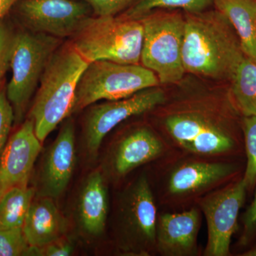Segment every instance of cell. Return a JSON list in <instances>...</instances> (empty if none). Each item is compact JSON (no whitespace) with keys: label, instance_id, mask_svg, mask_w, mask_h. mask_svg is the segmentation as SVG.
Here are the masks:
<instances>
[{"label":"cell","instance_id":"12","mask_svg":"<svg viewBox=\"0 0 256 256\" xmlns=\"http://www.w3.org/2000/svg\"><path fill=\"white\" fill-rule=\"evenodd\" d=\"M76 138L73 121L64 124L44 158L40 178V197L56 200L68 188L75 169Z\"/></svg>","mask_w":256,"mask_h":256},{"label":"cell","instance_id":"1","mask_svg":"<svg viewBox=\"0 0 256 256\" xmlns=\"http://www.w3.org/2000/svg\"><path fill=\"white\" fill-rule=\"evenodd\" d=\"M244 56L235 30L220 12L186 13L182 46L185 72L230 80Z\"/></svg>","mask_w":256,"mask_h":256},{"label":"cell","instance_id":"23","mask_svg":"<svg viewBox=\"0 0 256 256\" xmlns=\"http://www.w3.org/2000/svg\"><path fill=\"white\" fill-rule=\"evenodd\" d=\"M210 124L203 118L193 114H174L166 120L170 134L182 146L193 140Z\"/></svg>","mask_w":256,"mask_h":256},{"label":"cell","instance_id":"11","mask_svg":"<svg viewBox=\"0 0 256 256\" xmlns=\"http://www.w3.org/2000/svg\"><path fill=\"white\" fill-rule=\"evenodd\" d=\"M42 148L28 119L9 138L0 156V200L11 188L28 186Z\"/></svg>","mask_w":256,"mask_h":256},{"label":"cell","instance_id":"9","mask_svg":"<svg viewBox=\"0 0 256 256\" xmlns=\"http://www.w3.org/2000/svg\"><path fill=\"white\" fill-rule=\"evenodd\" d=\"M247 190L242 178L200 202L208 227L205 256H226L230 254L232 238L238 227L239 212L245 202Z\"/></svg>","mask_w":256,"mask_h":256},{"label":"cell","instance_id":"3","mask_svg":"<svg viewBox=\"0 0 256 256\" xmlns=\"http://www.w3.org/2000/svg\"><path fill=\"white\" fill-rule=\"evenodd\" d=\"M142 38L140 20L96 16L86 18L69 43L88 63L110 60L139 64Z\"/></svg>","mask_w":256,"mask_h":256},{"label":"cell","instance_id":"20","mask_svg":"<svg viewBox=\"0 0 256 256\" xmlns=\"http://www.w3.org/2000/svg\"><path fill=\"white\" fill-rule=\"evenodd\" d=\"M35 192L28 186H20L3 195L0 200V228H22Z\"/></svg>","mask_w":256,"mask_h":256},{"label":"cell","instance_id":"10","mask_svg":"<svg viewBox=\"0 0 256 256\" xmlns=\"http://www.w3.org/2000/svg\"><path fill=\"white\" fill-rule=\"evenodd\" d=\"M88 6L75 0H24L20 12L32 32L60 38L72 36L88 18Z\"/></svg>","mask_w":256,"mask_h":256},{"label":"cell","instance_id":"24","mask_svg":"<svg viewBox=\"0 0 256 256\" xmlns=\"http://www.w3.org/2000/svg\"><path fill=\"white\" fill-rule=\"evenodd\" d=\"M242 130L245 138L247 165L242 178L247 190H250L256 185V116L244 118Z\"/></svg>","mask_w":256,"mask_h":256},{"label":"cell","instance_id":"27","mask_svg":"<svg viewBox=\"0 0 256 256\" xmlns=\"http://www.w3.org/2000/svg\"><path fill=\"white\" fill-rule=\"evenodd\" d=\"M92 8L97 16H116L127 10L134 0H80Z\"/></svg>","mask_w":256,"mask_h":256},{"label":"cell","instance_id":"17","mask_svg":"<svg viewBox=\"0 0 256 256\" xmlns=\"http://www.w3.org/2000/svg\"><path fill=\"white\" fill-rule=\"evenodd\" d=\"M236 169L234 164L228 163H186L172 173L168 188L172 194L194 193L228 178Z\"/></svg>","mask_w":256,"mask_h":256},{"label":"cell","instance_id":"5","mask_svg":"<svg viewBox=\"0 0 256 256\" xmlns=\"http://www.w3.org/2000/svg\"><path fill=\"white\" fill-rule=\"evenodd\" d=\"M159 84L156 74L142 65L110 60L90 62L79 80L72 114L98 101L124 98Z\"/></svg>","mask_w":256,"mask_h":256},{"label":"cell","instance_id":"31","mask_svg":"<svg viewBox=\"0 0 256 256\" xmlns=\"http://www.w3.org/2000/svg\"><path fill=\"white\" fill-rule=\"evenodd\" d=\"M16 0H0V22L9 12Z\"/></svg>","mask_w":256,"mask_h":256},{"label":"cell","instance_id":"32","mask_svg":"<svg viewBox=\"0 0 256 256\" xmlns=\"http://www.w3.org/2000/svg\"><path fill=\"white\" fill-rule=\"evenodd\" d=\"M244 256H256V246L242 254Z\"/></svg>","mask_w":256,"mask_h":256},{"label":"cell","instance_id":"15","mask_svg":"<svg viewBox=\"0 0 256 256\" xmlns=\"http://www.w3.org/2000/svg\"><path fill=\"white\" fill-rule=\"evenodd\" d=\"M108 213V197L104 176L94 171L86 178L78 200L77 214L80 228L90 236H98L105 230Z\"/></svg>","mask_w":256,"mask_h":256},{"label":"cell","instance_id":"28","mask_svg":"<svg viewBox=\"0 0 256 256\" xmlns=\"http://www.w3.org/2000/svg\"><path fill=\"white\" fill-rule=\"evenodd\" d=\"M14 34L2 20L0 22V82L10 68L12 48Z\"/></svg>","mask_w":256,"mask_h":256},{"label":"cell","instance_id":"18","mask_svg":"<svg viewBox=\"0 0 256 256\" xmlns=\"http://www.w3.org/2000/svg\"><path fill=\"white\" fill-rule=\"evenodd\" d=\"M233 26L246 56L256 62V0H213Z\"/></svg>","mask_w":256,"mask_h":256},{"label":"cell","instance_id":"25","mask_svg":"<svg viewBox=\"0 0 256 256\" xmlns=\"http://www.w3.org/2000/svg\"><path fill=\"white\" fill-rule=\"evenodd\" d=\"M28 248L22 228H0V256H26Z\"/></svg>","mask_w":256,"mask_h":256},{"label":"cell","instance_id":"16","mask_svg":"<svg viewBox=\"0 0 256 256\" xmlns=\"http://www.w3.org/2000/svg\"><path fill=\"white\" fill-rule=\"evenodd\" d=\"M161 141L146 128L124 138L114 150L112 168L117 176H124L138 166L156 159L162 152Z\"/></svg>","mask_w":256,"mask_h":256},{"label":"cell","instance_id":"21","mask_svg":"<svg viewBox=\"0 0 256 256\" xmlns=\"http://www.w3.org/2000/svg\"><path fill=\"white\" fill-rule=\"evenodd\" d=\"M213 0H134L122 15V18L140 20L156 10H182L188 14H196L210 9Z\"/></svg>","mask_w":256,"mask_h":256},{"label":"cell","instance_id":"6","mask_svg":"<svg viewBox=\"0 0 256 256\" xmlns=\"http://www.w3.org/2000/svg\"><path fill=\"white\" fill-rule=\"evenodd\" d=\"M60 46V38L44 34L24 32L14 35L10 58L12 76L6 92L16 124L22 120L47 63Z\"/></svg>","mask_w":256,"mask_h":256},{"label":"cell","instance_id":"4","mask_svg":"<svg viewBox=\"0 0 256 256\" xmlns=\"http://www.w3.org/2000/svg\"><path fill=\"white\" fill-rule=\"evenodd\" d=\"M143 28L140 62L161 84H178L185 73L182 62L185 16L173 12H152L140 18Z\"/></svg>","mask_w":256,"mask_h":256},{"label":"cell","instance_id":"8","mask_svg":"<svg viewBox=\"0 0 256 256\" xmlns=\"http://www.w3.org/2000/svg\"><path fill=\"white\" fill-rule=\"evenodd\" d=\"M164 100V92L156 86L124 98L92 106L86 117L84 128V143L89 156H97L104 138L118 124L132 116L152 110Z\"/></svg>","mask_w":256,"mask_h":256},{"label":"cell","instance_id":"19","mask_svg":"<svg viewBox=\"0 0 256 256\" xmlns=\"http://www.w3.org/2000/svg\"><path fill=\"white\" fill-rule=\"evenodd\" d=\"M230 80L239 110L245 117L256 116V62L245 56Z\"/></svg>","mask_w":256,"mask_h":256},{"label":"cell","instance_id":"13","mask_svg":"<svg viewBox=\"0 0 256 256\" xmlns=\"http://www.w3.org/2000/svg\"><path fill=\"white\" fill-rule=\"evenodd\" d=\"M200 220V212L195 208L182 213L160 216L156 223L158 252L166 256L194 255Z\"/></svg>","mask_w":256,"mask_h":256},{"label":"cell","instance_id":"30","mask_svg":"<svg viewBox=\"0 0 256 256\" xmlns=\"http://www.w3.org/2000/svg\"><path fill=\"white\" fill-rule=\"evenodd\" d=\"M242 222L244 229L239 242L246 246L256 238V190L252 203L242 216Z\"/></svg>","mask_w":256,"mask_h":256},{"label":"cell","instance_id":"2","mask_svg":"<svg viewBox=\"0 0 256 256\" xmlns=\"http://www.w3.org/2000/svg\"><path fill=\"white\" fill-rule=\"evenodd\" d=\"M88 64L70 43L50 57L30 114L40 142L72 114L78 82Z\"/></svg>","mask_w":256,"mask_h":256},{"label":"cell","instance_id":"14","mask_svg":"<svg viewBox=\"0 0 256 256\" xmlns=\"http://www.w3.org/2000/svg\"><path fill=\"white\" fill-rule=\"evenodd\" d=\"M22 228L30 246L40 248L63 238L67 223L53 198L40 197L32 202Z\"/></svg>","mask_w":256,"mask_h":256},{"label":"cell","instance_id":"7","mask_svg":"<svg viewBox=\"0 0 256 256\" xmlns=\"http://www.w3.org/2000/svg\"><path fill=\"white\" fill-rule=\"evenodd\" d=\"M156 210L144 176L126 190L118 206L120 244L124 252L148 255L156 248Z\"/></svg>","mask_w":256,"mask_h":256},{"label":"cell","instance_id":"22","mask_svg":"<svg viewBox=\"0 0 256 256\" xmlns=\"http://www.w3.org/2000/svg\"><path fill=\"white\" fill-rule=\"evenodd\" d=\"M234 146L233 140L212 124L196 138L182 146L196 154H215L230 150Z\"/></svg>","mask_w":256,"mask_h":256},{"label":"cell","instance_id":"26","mask_svg":"<svg viewBox=\"0 0 256 256\" xmlns=\"http://www.w3.org/2000/svg\"><path fill=\"white\" fill-rule=\"evenodd\" d=\"M14 122L12 106L6 96V89L0 90V156L9 140L12 126Z\"/></svg>","mask_w":256,"mask_h":256},{"label":"cell","instance_id":"29","mask_svg":"<svg viewBox=\"0 0 256 256\" xmlns=\"http://www.w3.org/2000/svg\"><path fill=\"white\" fill-rule=\"evenodd\" d=\"M73 250L72 242L60 238L43 247L30 246L28 256H68L72 254Z\"/></svg>","mask_w":256,"mask_h":256}]
</instances>
